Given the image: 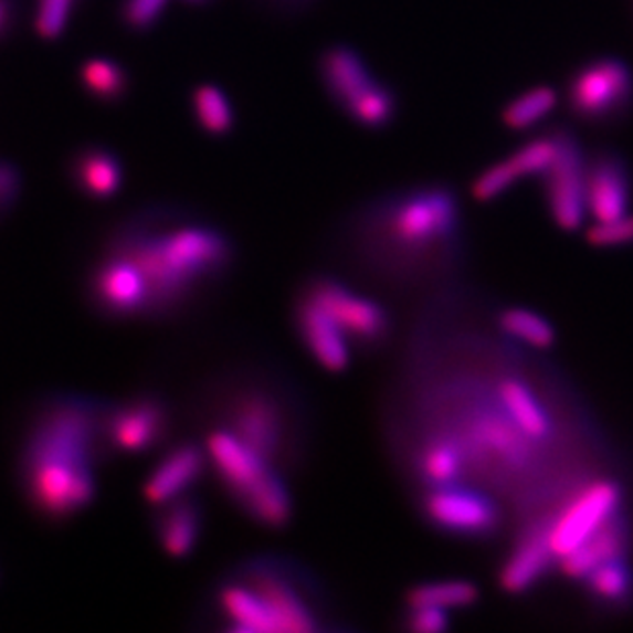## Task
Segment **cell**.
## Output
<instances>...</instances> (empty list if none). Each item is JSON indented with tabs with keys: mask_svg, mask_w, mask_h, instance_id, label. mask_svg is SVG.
Listing matches in <instances>:
<instances>
[{
	"mask_svg": "<svg viewBox=\"0 0 633 633\" xmlns=\"http://www.w3.org/2000/svg\"><path fill=\"white\" fill-rule=\"evenodd\" d=\"M134 283L141 320H172L224 282L234 244L224 230L179 208H146L101 246Z\"/></svg>",
	"mask_w": 633,
	"mask_h": 633,
	"instance_id": "1",
	"label": "cell"
},
{
	"mask_svg": "<svg viewBox=\"0 0 633 633\" xmlns=\"http://www.w3.org/2000/svg\"><path fill=\"white\" fill-rule=\"evenodd\" d=\"M107 409L103 398L57 392L31 410L17 455V482L40 519L68 521L95 503L97 465L107 460Z\"/></svg>",
	"mask_w": 633,
	"mask_h": 633,
	"instance_id": "2",
	"label": "cell"
},
{
	"mask_svg": "<svg viewBox=\"0 0 633 633\" xmlns=\"http://www.w3.org/2000/svg\"><path fill=\"white\" fill-rule=\"evenodd\" d=\"M199 419L263 455L289 478L306 457L308 419L289 381L263 369H232L201 390Z\"/></svg>",
	"mask_w": 633,
	"mask_h": 633,
	"instance_id": "3",
	"label": "cell"
},
{
	"mask_svg": "<svg viewBox=\"0 0 633 633\" xmlns=\"http://www.w3.org/2000/svg\"><path fill=\"white\" fill-rule=\"evenodd\" d=\"M462 205L445 183L414 184L371 201L355 215L351 239L369 267L410 271L426 256L457 251Z\"/></svg>",
	"mask_w": 633,
	"mask_h": 633,
	"instance_id": "4",
	"label": "cell"
},
{
	"mask_svg": "<svg viewBox=\"0 0 633 633\" xmlns=\"http://www.w3.org/2000/svg\"><path fill=\"white\" fill-rule=\"evenodd\" d=\"M213 611L228 632L314 633L324 630L320 592L306 570L277 556L234 568L213 589Z\"/></svg>",
	"mask_w": 633,
	"mask_h": 633,
	"instance_id": "5",
	"label": "cell"
},
{
	"mask_svg": "<svg viewBox=\"0 0 633 633\" xmlns=\"http://www.w3.org/2000/svg\"><path fill=\"white\" fill-rule=\"evenodd\" d=\"M450 419L443 429L464 445L472 476L478 472L484 478L515 482L529 478L539 470L544 447L523 435L521 429L510 421L494 388L493 395L478 390L462 395Z\"/></svg>",
	"mask_w": 633,
	"mask_h": 633,
	"instance_id": "6",
	"label": "cell"
},
{
	"mask_svg": "<svg viewBox=\"0 0 633 633\" xmlns=\"http://www.w3.org/2000/svg\"><path fill=\"white\" fill-rule=\"evenodd\" d=\"M203 445L213 478L246 519L275 531L292 523L294 498L279 467L222 429H205Z\"/></svg>",
	"mask_w": 633,
	"mask_h": 633,
	"instance_id": "7",
	"label": "cell"
},
{
	"mask_svg": "<svg viewBox=\"0 0 633 633\" xmlns=\"http://www.w3.org/2000/svg\"><path fill=\"white\" fill-rule=\"evenodd\" d=\"M563 99L587 126L620 124L633 109L632 66L620 56L589 57L568 76Z\"/></svg>",
	"mask_w": 633,
	"mask_h": 633,
	"instance_id": "8",
	"label": "cell"
},
{
	"mask_svg": "<svg viewBox=\"0 0 633 633\" xmlns=\"http://www.w3.org/2000/svg\"><path fill=\"white\" fill-rule=\"evenodd\" d=\"M175 410L160 392H138L109 402L103 424L107 460L113 455H141L169 445Z\"/></svg>",
	"mask_w": 633,
	"mask_h": 633,
	"instance_id": "9",
	"label": "cell"
},
{
	"mask_svg": "<svg viewBox=\"0 0 633 633\" xmlns=\"http://www.w3.org/2000/svg\"><path fill=\"white\" fill-rule=\"evenodd\" d=\"M623 508V486L609 476H584L553 510L549 544L560 560L582 546Z\"/></svg>",
	"mask_w": 633,
	"mask_h": 633,
	"instance_id": "10",
	"label": "cell"
},
{
	"mask_svg": "<svg viewBox=\"0 0 633 633\" xmlns=\"http://www.w3.org/2000/svg\"><path fill=\"white\" fill-rule=\"evenodd\" d=\"M302 292L333 316L352 347L376 351L390 338L392 318L380 302L361 296L328 275H314Z\"/></svg>",
	"mask_w": 633,
	"mask_h": 633,
	"instance_id": "11",
	"label": "cell"
},
{
	"mask_svg": "<svg viewBox=\"0 0 633 633\" xmlns=\"http://www.w3.org/2000/svg\"><path fill=\"white\" fill-rule=\"evenodd\" d=\"M422 515L436 531L467 539H493L505 523L503 508L493 496L470 484L426 490Z\"/></svg>",
	"mask_w": 633,
	"mask_h": 633,
	"instance_id": "12",
	"label": "cell"
},
{
	"mask_svg": "<svg viewBox=\"0 0 633 633\" xmlns=\"http://www.w3.org/2000/svg\"><path fill=\"white\" fill-rule=\"evenodd\" d=\"M544 196L553 224L577 232L587 222V152L570 127L560 126V146L548 172L541 177Z\"/></svg>",
	"mask_w": 633,
	"mask_h": 633,
	"instance_id": "13",
	"label": "cell"
},
{
	"mask_svg": "<svg viewBox=\"0 0 633 633\" xmlns=\"http://www.w3.org/2000/svg\"><path fill=\"white\" fill-rule=\"evenodd\" d=\"M560 503L525 510L515 544L498 572V587L508 594L534 591L553 566H558V558L549 544L553 510Z\"/></svg>",
	"mask_w": 633,
	"mask_h": 633,
	"instance_id": "14",
	"label": "cell"
},
{
	"mask_svg": "<svg viewBox=\"0 0 633 633\" xmlns=\"http://www.w3.org/2000/svg\"><path fill=\"white\" fill-rule=\"evenodd\" d=\"M210 460L203 441L183 439L170 443L162 451L158 464L144 479V500L152 508L162 507L175 498H181L205 476Z\"/></svg>",
	"mask_w": 633,
	"mask_h": 633,
	"instance_id": "15",
	"label": "cell"
},
{
	"mask_svg": "<svg viewBox=\"0 0 633 633\" xmlns=\"http://www.w3.org/2000/svg\"><path fill=\"white\" fill-rule=\"evenodd\" d=\"M632 169L621 152L597 148L587 155V210L594 222L630 213Z\"/></svg>",
	"mask_w": 633,
	"mask_h": 633,
	"instance_id": "16",
	"label": "cell"
},
{
	"mask_svg": "<svg viewBox=\"0 0 633 633\" xmlns=\"http://www.w3.org/2000/svg\"><path fill=\"white\" fill-rule=\"evenodd\" d=\"M294 326L306 351L318 361V366L330 373H345L352 359V345L340 330L333 316L316 304L302 289L294 304Z\"/></svg>",
	"mask_w": 633,
	"mask_h": 633,
	"instance_id": "17",
	"label": "cell"
},
{
	"mask_svg": "<svg viewBox=\"0 0 633 633\" xmlns=\"http://www.w3.org/2000/svg\"><path fill=\"white\" fill-rule=\"evenodd\" d=\"M414 474L426 490L470 484L472 465L460 439L443 426H436L414 453Z\"/></svg>",
	"mask_w": 633,
	"mask_h": 633,
	"instance_id": "18",
	"label": "cell"
},
{
	"mask_svg": "<svg viewBox=\"0 0 633 633\" xmlns=\"http://www.w3.org/2000/svg\"><path fill=\"white\" fill-rule=\"evenodd\" d=\"M494 392L498 395L503 409L507 410L510 421L515 422L539 447H551L556 441L553 416L544 400L537 395L534 386L519 373L505 371L496 378Z\"/></svg>",
	"mask_w": 633,
	"mask_h": 633,
	"instance_id": "19",
	"label": "cell"
},
{
	"mask_svg": "<svg viewBox=\"0 0 633 633\" xmlns=\"http://www.w3.org/2000/svg\"><path fill=\"white\" fill-rule=\"evenodd\" d=\"M632 519L625 513V508H621L601 529H597L582 546H578L574 551L560 558L558 568H560L563 577L580 582L601 563L611 562L618 558H627V553L632 549Z\"/></svg>",
	"mask_w": 633,
	"mask_h": 633,
	"instance_id": "20",
	"label": "cell"
},
{
	"mask_svg": "<svg viewBox=\"0 0 633 633\" xmlns=\"http://www.w3.org/2000/svg\"><path fill=\"white\" fill-rule=\"evenodd\" d=\"M155 510L152 527L162 551L175 560H181L193 553V549L198 548L205 519L201 500L191 494H184L181 498H175Z\"/></svg>",
	"mask_w": 633,
	"mask_h": 633,
	"instance_id": "21",
	"label": "cell"
},
{
	"mask_svg": "<svg viewBox=\"0 0 633 633\" xmlns=\"http://www.w3.org/2000/svg\"><path fill=\"white\" fill-rule=\"evenodd\" d=\"M320 76L326 93L347 112L378 78L369 71L363 56L349 45H330L320 57Z\"/></svg>",
	"mask_w": 633,
	"mask_h": 633,
	"instance_id": "22",
	"label": "cell"
},
{
	"mask_svg": "<svg viewBox=\"0 0 633 633\" xmlns=\"http://www.w3.org/2000/svg\"><path fill=\"white\" fill-rule=\"evenodd\" d=\"M72 183L91 199H112L124 184V165L112 150L86 146L72 156L68 165Z\"/></svg>",
	"mask_w": 633,
	"mask_h": 633,
	"instance_id": "23",
	"label": "cell"
},
{
	"mask_svg": "<svg viewBox=\"0 0 633 633\" xmlns=\"http://www.w3.org/2000/svg\"><path fill=\"white\" fill-rule=\"evenodd\" d=\"M580 582L587 601L605 613H621L633 605V570L627 558L601 563Z\"/></svg>",
	"mask_w": 633,
	"mask_h": 633,
	"instance_id": "24",
	"label": "cell"
},
{
	"mask_svg": "<svg viewBox=\"0 0 633 633\" xmlns=\"http://www.w3.org/2000/svg\"><path fill=\"white\" fill-rule=\"evenodd\" d=\"M560 105V91L551 85H535L521 91L500 107V124L510 131H527L546 122Z\"/></svg>",
	"mask_w": 633,
	"mask_h": 633,
	"instance_id": "25",
	"label": "cell"
},
{
	"mask_svg": "<svg viewBox=\"0 0 633 633\" xmlns=\"http://www.w3.org/2000/svg\"><path fill=\"white\" fill-rule=\"evenodd\" d=\"M479 599V589L476 582L470 580H436L412 587L407 592V605L410 606H441V609H465L476 605Z\"/></svg>",
	"mask_w": 633,
	"mask_h": 633,
	"instance_id": "26",
	"label": "cell"
},
{
	"mask_svg": "<svg viewBox=\"0 0 633 633\" xmlns=\"http://www.w3.org/2000/svg\"><path fill=\"white\" fill-rule=\"evenodd\" d=\"M496 324L507 337L515 338L517 342L531 349L546 351L556 345L553 326L549 324L548 318H544L537 312L527 308H505L498 312Z\"/></svg>",
	"mask_w": 633,
	"mask_h": 633,
	"instance_id": "27",
	"label": "cell"
},
{
	"mask_svg": "<svg viewBox=\"0 0 633 633\" xmlns=\"http://www.w3.org/2000/svg\"><path fill=\"white\" fill-rule=\"evenodd\" d=\"M558 146H560V127H551L531 140L523 141L513 155L507 156L508 165L519 181L541 179L558 155Z\"/></svg>",
	"mask_w": 633,
	"mask_h": 633,
	"instance_id": "28",
	"label": "cell"
},
{
	"mask_svg": "<svg viewBox=\"0 0 633 633\" xmlns=\"http://www.w3.org/2000/svg\"><path fill=\"white\" fill-rule=\"evenodd\" d=\"M81 83L88 95L103 103L126 97L129 76L122 64L109 57H91L81 66Z\"/></svg>",
	"mask_w": 633,
	"mask_h": 633,
	"instance_id": "29",
	"label": "cell"
},
{
	"mask_svg": "<svg viewBox=\"0 0 633 633\" xmlns=\"http://www.w3.org/2000/svg\"><path fill=\"white\" fill-rule=\"evenodd\" d=\"M345 113L357 126L381 129L390 126L398 115V95L392 86L376 81Z\"/></svg>",
	"mask_w": 633,
	"mask_h": 633,
	"instance_id": "30",
	"label": "cell"
},
{
	"mask_svg": "<svg viewBox=\"0 0 633 633\" xmlns=\"http://www.w3.org/2000/svg\"><path fill=\"white\" fill-rule=\"evenodd\" d=\"M193 112L199 126L213 136H224L234 126V112L222 88L201 85L193 93Z\"/></svg>",
	"mask_w": 633,
	"mask_h": 633,
	"instance_id": "31",
	"label": "cell"
},
{
	"mask_svg": "<svg viewBox=\"0 0 633 633\" xmlns=\"http://www.w3.org/2000/svg\"><path fill=\"white\" fill-rule=\"evenodd\" d=\"M519 183L517 175L510 169L507 158L490 165L488 169L482 170L478 177L472 181V198L479 203H490L494 199L505 196L515 184Z\"/></svg>",
	"mask_w": 633,
	"mask_h": 633,
	"instance_id": "32",
	"label": "cell"
},
{
	"mask_svg": "<svg viewBox=\"0 0 633 633\" xmlns=\"http://www.w3.org/2000/svg\"><path fill=\"white\" fill-rule=\"evenodd\" d=\"M587 242L594 249H621L633 244V213L609 222H594L587 230Z\"/></svg>",
	"mask_w": 633,
	"mask_h": 633,
	"instance_id": "33",
	"label": "cell"
},
{
	"mask_svg": "<svg viewBox=\"0 0 633 633\" xmlns=\"http://www.w3.org/2000/svg\"><path fill=\"white\" fill-rule=\"evenodd\" d=\"M76 2L78 0H38L35 31L43 40H56L66 29Z\"/></svg>",
	"mask_w": 633,
	"mask_h": 633,
	"instance_id": "34",
	"label": "cell"
},
{
	"mask_svg": "<svg viewBox=\"0 0 633 633\" xmlns=\"http://www.w3.org/2000/svg\"><path fill=\"white\" fill-rule=\"evenodd\" d=\"M169 0H124L119 7L122 23L131 31H146L158 23Z\"/></svg>",
	"mask_w": 633,
	"mask_h": 633,
	"instance_id": "35",
	"label": "cell"
},
{
	"mask_svg": "<svg viewBox=\"0 0 633 633\" xmlns=\"http://www.w3.org/2000/svg\"><path fill=\"white\" fill-rule=\"evenodd\" d=\"M404 627L414 633H441L450 630V611L441 606H410L404 613Z\"/></svg>",
	"mask_w": 633,
	"mask_h": 633,
	"instance_id": "36",
	"label": "cell"
},
{
	"mask_svg": "<svg viewBox=\"0 0 633 633\" xmlns=\"http://www.w3.org/2000/svg\"><path fill=\"white\" fill-rule=\"evenodd\" d=\"M21 193V175L11 162L0 160V213L11 210Z\"/></svg>",
	"mask_w": 633,
	"mask_h": 633,
	"instance_id": "37",
	"label": "cell"
},
{
	"mask_svg": "<svg viewBox=\"0 0 633 633\" xmlns=\"http://www.w3.org/2000/svg\"><path fill=\"white\" fill-rule=\"evenodd\" d=\"M13 0H0V35L13 23Z\"/></svg>",
	"mask_w": 633,
	"mask_h": 633,
	"instance_id": "38",
	"label": "cell"
},
{
	"mask_svg": "<svg viewBox=\"0 0 633 633\" xmlns=\"http://www.w3.org/2000/svg\"><path fill=\"white\" fill-rule=\"evenodd\" d=\"M184 2H191V4H205V2H210V0H184Z\"/></svg>",
	"mask_w": 633,
	"mask_h": 633,
	"instance_id": "39",
	"label": "cell"
}]
</instances>
